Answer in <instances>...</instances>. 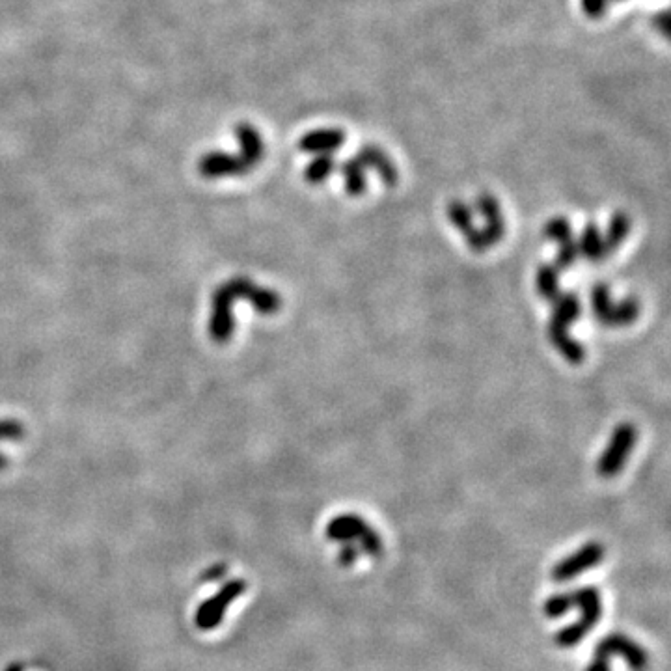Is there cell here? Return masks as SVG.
<instances>
[{
  "instance_id": "obj_1",
  "label": "cell",
  "mask_w": 671,
  "mask_h": 671,
  "mask_svg": "<svg viewBox=\"0 0 671 671\" xmlns=\"http://www.w3.org/2000/svg\"><path fill=\"white\" fill-rule=\"evenodd\" d=\"M636 439H638V429L634 427V424L623 422L617 425L604 448L603 455L597 461V472L601 478H614L623 470L630 453L636 446Z\"/></svg>"
},
{
  "instance_id": "obj_2",
  "label": "cell",
  "mask_w": 671,
  "mask_h": 671,
  "mask_svg": "<svg viewBox=\"0 0 671 671\" xmlns=\"http://www.w3.org/2000/svg\"><path fill=\"white\" fill-rule=\"evenodd\" d=\"M573 601L578 606H582L584 610V617L582 621L575 623L573 627L562 630L558 634V644L562 647H571V645L578 644L580 638H584L591 629V625L595 621H599L601 617V599H599V591L595 588L576 589L573 593Z\"/></svg>"
},
{
  "instance_id": "obj_3",
  "label": "cell",
  "mask_w": 671,
  "mask_h": 671,
  "mask_svg": "<svg viewBox=\"0 0 671 671\" xmlns=\"http://www.w3.org/2000/svg\"><path fill=\"white\" fill-rule=\"evenodd\" d=\"M604 547L601 543H588L582 548H578L575 554L567 556L565 560L558 563L552 571V576L556 582H567L575 576L582 575L589 571L591 567L603 562Z\"/></svg>"
},
{
  "instance_id": "obj_4",
  "label": "cell",
  "mask_w": 671,
  "mask_h": 671,
  "mask_svg": "<svg viewBox=\"0 0 671 671\" xmlns=\"http://www.w3.org/2000/svg\"><path fill=\"white\" fill-rule=\"evenodd\" d=\"M476 209L485 220V228L481 232L485 235L489 248L496 247L506 235V220L498 198L491 192H481L476 198Z\"/></svg>"
},
{
  "instance_id": "obj_5",
  "label": "cell",
  "mask_w": 671,
  "mask_h": 671,
  "mask_svg": "<svg viewBox=\"0 0 671 671\" xmlns=\"http://www.w3.org/2000/svg\"><path fill=\"white\" fill-rule=\"evenodd\" d=\"M357 159L364 165V168L375 170L386 187H396L398 185V166L394 165L392 157L381 146H377V144L362 146L358 151Z\"/></svg>"
},
{
  "instance_id": "obj_6",
  "label": "cell",
  "mask_w": 671,
  "mask_h": 671,
  "mask_svg": "<svg viewBox=\"0 0 671 671\" xmlns=\"http://www.w3.org/2000/svg\"><path fill=\"white\" fill-rule=\"evenodd\" d=\"M347 140V135L338 127H321L308 131L304 137L299 140V148L304 153L312 155H321V153H334L340 150Z\"/></svg>"
},
{
  "instance_id": "obj_7",
  "label": "cell",
  "mask_w": 671,
  "mask_h": 671,
  "mask_svg": "<svg viewBox=\"0 0 671 671\" xmlns=\"http://www.w3.org/2000/svg\"><path fill=\"white\" fill-rule=\"evenodd\" d=\"M548 340L552 343V347L565 358V362H569L571 366H580L586 360V347L584 343L578 342L569 334V329L548 323Z\"/></svg>"
},
{
  "instance_id": "obj_8",
  "label": "cell",
  "mask_w": 671,
  "mask_h": 671,
  "mask_svg": "<svg viewBox=\"0 0 671 671\" xmlns=\"http://www.w3.org/2000/svg\"><path fill=\"white\" fill-rule=\"evenodd\" d=\"M614 653H621L623 658H627L634 670H644L645 664H647V655H645L644 649L638 647L636 644H632L629 638H623V636H610V638H606L603 644L599 645V649L595 651V657L606 658L608 660L610 655H614Z\"/></svg>"
},
{
  "instance_id": "obj_9",
  "label": "cell",
  "mask_w": 671,
  "mask_h": 671,
  "mask_svg": "<svg viewBox=\"0 0 671 671\" xmlns=\"http://www.w3.org/2000/svg\"><path fill=\"white\" fill-rule=\"evenodd\" d=\"M366 528H368V524H366V521H364L360 515H355V513H343V515L334 517V519L327 524L325 534H327L330 541H336V543H349V541L358 539L360 534H362Z\"/></svg>"
},
{
  "instance_id": "obj_10",
  "label": "cell",
  "mask_w": 671,
  "mask_h": 671,
  "mask_svg": "<svg viewBox=\"0 0 671 671\" xmlns=\"http://www.w3.org/2000/svg\"><path fill=\"white\" fill-rule=\"evenodd\" d=\"M576 243H578L580 256L584 260L591 261V263H599V261H603L604 258L610 256L608 250H606V245H604V235L601 228L591 220L584 226V230L580 233V239H576Z\"/></svg>"
},
{
  "instance_id": "obj_11",
  "label": "cell",
  "mask_w": 671,
  "mask_h": 671,
  "mask_svg": "<svg viewBox=\"0 0 671 671\" xmlns=\"http://www.w3.org/2000/svg\"><path fill=\"white\" fill-rule=\"evenodd\" d=\"M580 315H582V304H580L578 295L573 291H565V293H560L552 302L550 323L569 329L575 321H578Z\"/></svg>"
},
{
  "instance_id": "obj_12",
  "label": "cell",
  "mask_w": 671,
  "mask_h": 671,
  "mask_svg": "<svg viewBox=\"0 0 671 671\" xmlns=\"http://www.w3.org/2000/svg\"><path fill=\"white\" fill-rule=\"evenodd\" d=\"M343 185H345V192L351 198H360L368 191V179H366V168L358 161L357 157L345 159L342 166Z\"/></svg>"
},
{
  "instance_id": "obj_13",
  "label": "cell",
  "mask_w": 671,
  "mask_h": 671,
  "mask_svg": "<svg viewBox=\"0 0 671 671\" xmlns=\"http://www.w3.org/2000/svg\"><path fill=\"white\" fill-rule=\"evenodd\" d=\"M237 140L241 146V157L250 168L258 165L263 157V140H261L258 129L252 125L243 124L237 127Z\"/></svg>"
},
{
  "instance_id": "obj_14",
  "label": "cell",
  "mask_w": 671,
  "mask_h": 671,
  "mask_svg": "<svg viewBox=\"0 0 671 671\" xmlns=\"http://www.w3.org/2000/svg\"><path fill=\"white\" fill-rule=\"evenodd\" d=\"M535 289L541 299L554 302V299L562 293L560 289V269L554 263H541L535 273Z\"/></svg>"
},
{
  "instance_id": "obj_15",
  "label": "cell",
  "mask_w": 671,
  "mask_h": 671,
  "mask_svg": "<svg viewBox=\"0 0 671 671\" xmlns=\"http://www.w3.org/2000/svg\"><path fill=\"white\" fill-rule=\"evenodd\" d=\"M630 230H632V220L625 211H616L610 220H608V228L604 235V245L608 254H614L617 248L625 243V239L629 237Z\"/></svg>"
},
{
  "instance_id": "obj_16",
  "label": "cell",
  "mask_w": 671,
  "mask_h": 671,
  "mask_svg": "<svg viewBox=\"0 0 671 671\" xmlns=\"http://www.w3.org/2000/svg\"><path fill=\"white\" fill-rule=\"evenodd\" d=\"M640 315V302L636 297H625L623 301L614 302V308L604 321V327H629Z\"/></svg>"
},
{
  "instance_id": "obj_17",
  "label": "cell",
  "mask_w": 671,
  "mask_h": 671,
  "mask_svg": "<svg viewBox=\"0 0 671 671\" xmlns=\"http://www.w3.org/2000/svg\"><path fill=\"white\" fill-rule=\"evenodd\" d=\"M336 170V159L332 153H321L315 155L304 170V179L310 185H323Z\"/></svg>"
},
{
  "instance_id": "obj_18",
  "label": "cell",
  "mask_w": 671,
  "mask_h": 671,
  "mask_svg": "<svg viewBox=\"0 0 671 671\" xmlns=\"http://www.w3.org/2000/svg\"><path fill=\"white\" fill-rule=\"evenodd\" d=\"M446 215H448V219L452 222L453 228L457 232L463 233L465 237L476 230L474 213H472V209L465 202H461V200L450 202L448 207H446Z\"/></svg>"
},
{
  "instance_id": "obj_19",
  "label": "cell",
  "mask_w": 671,
  "mask_h": 671,
  "mask_svg": "<svg viewBox=\"0 0 671 671\" xmlns=\"http://www.w3.org/2000/svg\"><path fill=\"white\" fill-rule=\"evenodd\" d=\"M589 302H591V312L595 315V319L604 325L606 317L612 312L614 308V301H612V291L608 288V284L604 282H599L595 284L593 289H591V295H589Z\"/></svg>"
},
{
  "instance_id": "obj_20",
  "label": "cell",
  "mask_w": 671,
  "mask_h": 671,
  "mask_svg": "<svg viewBox=\"0 0 671 671\" xmlns=\"http://www.w3.org/2000/svg\"><path fill=\"white\" fill-rule=\"evenodd\" d=\"M543 235L548 241H554V243L560 245L565 239L575 237V232H573L571 220L567 217H552V219L547 220V224L543 228Z\"/></svg>"
},
{
  "instance_id": "obj_21",
  "label": "cell",
  "mask_w": 671,
  "mask_h": 671,
  "mask_svg": "<svg viewBox=\"0 0 671 671\" xmlns=\"http://www.w3.org/2000/svg\"><path fill=\"white\" fill-rule=\"evenodd\" d=\"M580 258V250H578V243H576L575 237L571 239H565L560 243V248H558V254H556V261L554 265L560 269V271H567L575 265L576 260Z\"/></svg>"
},
{
  "instance_id": "obj_22",
  "label": "cell",
  "mask_w": 671,
  "mask_h": 671,
  "mask_svg": "<svg viewBox=\"0 0 671 671\" xmlns=\"http://www.w3.org/2000/svg\"><path fill=\"white\" fill-rule=\"evenodd\" d=\"M358 545H360V550L366 552L371 558H379L383 554V539L370 526L358 537Z\"/></svg>"
},
{
  "instance_id": "obj_23",
  "label": "cell",
  "mask_w": 671,
  "mask_h": 671,
  "mask_svg": "<svg viewBox=\"0 0 671 671\" xmlns=\"http://www.w3.org/2000/svg\"><path fill=\"white\" fill-rule=\"evenodd\" d=\"M25 437V429L23 425L15 420H0V444L6 440H21ZM8 459L0 453V470L6 468Z\"/></svg>"
},
{
  "instance_id": "obj_24",
  "label": "cell",
  "mask_w": 671,
  "mask_h": 671,
  "mask_svg": "<svg viewBox=\"0 0 671 671\" xmlns=\"http://www.w3.org/2000/svg\"><path fill=\"white\" fill-rule=\"evenodd\" d=\"M575 606V601H573V595L565 593V595H554L548 599L547 604H545V612H547L548 617H560Z\"/></svg>"
},
{
  "instance_id": "obj_25",
  "label": "cell",
  "mask_w": 671,
  "mask_h": 671,
  "mask_svg": "<svg viewBox=\"0 0 671 671\" xmlns=\"http://www.w3.org/2000/svg\"><path fill=\"white\" fill-rule=\"evenodd\" d=\"M580 6L589 19H601L606 14L608 0H580Z\"/></svg>"
},
{
  "instance_id": "obj_26",
  "label": "cell",
  "mask_w": 671,
  "mask_h": 671,
  "mask_svg": "<svg viewBox=\"0 0 671 671\" xmlns=\"http://www.w3.org/2000/svg\"><path fill=\"white\" fill-rule=\"evenodd\" d=\"M358 556H360V548L353 541H349V543H343L342 548H340L338 562L342 563L343 567H349V565L357 562Z\"/></svg>"
},
{
  "instance_id": "obj_27",
  "label": "cell",
  "mask_w": 671,
  "mask_h": 671,
  "mask_svg": "<svg viewBox=\"0 0 671 671\" xmlns=\"http://www.w3.org/2000/svg\"><path fill=\"white\" fill-rule=\"evenodd\" d=\"M653 25H655V28H657L658 32H660L664 38H668V34H670V15H668L666 10L660 12V14H655V17H653Z\"/></svg>"
},
{
  "instance_id": "obj_28",
  "label": "cell",
  "mask_w": 671,
  "mask_h": 671,
  "mask_svg": "<svg viewBox=\"0 0 671 671\" xmlns=\"http://www.w3.org/2000/svg\"><path fill=\"white\" fill-rule=\"evenodd\" d=\"M616 2H623V0H616Z\"/></svg>"
}]
</instances>
